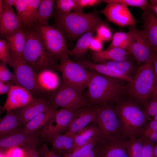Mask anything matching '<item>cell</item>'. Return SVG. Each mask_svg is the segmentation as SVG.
<instances>
[{
  "label": "cell",
  "mask_w": 157,
  "mask_h": 157,
  "mask_svg": "<svg viewBox=\"0 0 157 157\" xmlns=\"http://www.w3.org/2000/svg\"><path fill=\"white\" fill-rule=\"evenodd\" d=\"M123 81L93 71L86 95L89 106L103 105L119 101L126 88Z\"/></svg>",
  "instance_id": "cell-1"
},
{
  "label": "cell",
  "mask_w": 157,
  "mask_h": 157,
  "mask_svg": "<svg viewBox=\"0 0 157 157\" xmlns=\"http://www.w3.org/2000/svg\"><path fill=\"white\" fill-rule=\"evenodd\" d=\"M54 17L56 26L72 40L88 32L96 31L99 26L105 23L96 10L88 13H64L56 10Z\"/></svg>",
  "instance_id": "cell-2"
},
{
  "label": "cell",
  "mask_w": 157,
  "mask_h": 157,
  "mask_svg": "<svg viewBox=\"0 0 157 157\" xmlns=\"http://www.w3.org/2000/svg\"><path fill=\"white\" fill-rule=\"evenodd\" d=\"M26 42L23 57L38 73L45 69H55L56 60L48 52L38 31L33 25L23 26Z\"/></svg>",
  "instance_id": "cell-3"
},
{
  "label": "cell",
  "mask_w": 157,
  "mask_h": 157,
  "mask_svg": "<svg viewBox=\"0 0 157 157\" xmlns=\"http://www.w3.org/2000/svg\"><path fill=\"white\" fill-rule=\"evenodd\" d=\"M117 103L115 108L125 136L129 139L138 137L150 118L145 110L134 102Z\"/></svg>",
  "instance_id": "cell-4"
},
{
  "label": "cell",
  "mask_w": 157,
  "mask_h": 157,
  "mask_svg": "<svg viewBox=\"0 0 157 157\" xmlns=\"http://www.w3.org/2000/svg\"><path fill=\"white\" fill-rule=\"evenodd\" d=\"M133 79L126 87L128 92L137 101L146 106L156 87L152 63L140 65Z\"/></svg>",
  "instance_id": "cell-5"
},
{
  "label": "cell",
  "mask_w": 157,
  "mask_h": 157,
  "mask_svg": "<svg viewBox=\"0 0 157 157\" xmlns=\"http://www.w3.org/2000/svg\"><path fill=\"white\" fill-rule=\"evenodd\" d=\"M60 60L55 69L61 73L62 82L82 93L87 88L93 71H88L81 65L71 60L68 54Z\"/></svg>",
  "instance_id": "cell-6"
},
{
  "label": "cell",
  "mask_w": 157,
  "mask_h": 157,
  "mask_svg": "<svg viewBox=\"0 0 157 157\" xmlns=\"http://www.w3.org/2000/svg\"><path fill=\"white\" fill-rule=\"evenodd\" d=\"M33 26L38 33L49 53L56 60L68 54L65 35L56 26L35 23Z\"/></svg>",
  "instance_id": "cell-7"
},
{
  "label": "cell",
  "mask_w": 157,
  "mask_h": 157,
  "mask_svg": "<svg viewBox=\"0 0 157 157\" xmlns=\"http://www.w3.org/2000/svg\"><path fill=\"white\" fill-rule=\"evenodd\" d=\"M13 70L16 84L26 89L33 94L45 93L40 87L37 81V73L25 61L23 57H10L8 63Z\"/></svg>",
  "instance_id": "cell-8"
},
{
  "label": "cell",
  "mask_w": 157,
  "mask_h": 157,
  "mask_svg": "<svg viewBox=\"0 0 157 157\" xmlns=\"http://www.w3.org/2000/svg\"><path fill=\"white\" fill-rule=\"evenodd\" d=\"M51 92L47 98L56 109L61 107L78 110L89 106L81 93L62 82L56 90Z\"/></svg>",
  "instance_id": "cell-9"
},
{
  "label": "cell",
  "mask_w": 157,
  "mask_h": 157,
  "mask_svg": "<svg viewBox=\"0 0 157 157\" xmlns=\"http://www.w3.org/2000/svg\"><path fill=\"white\" fill-rule=\"evenodd\" d=\"M130 44L129 51L140 65L152 63L155 53L147 36L135 25L129 26Z\"/></svg>",
  "instance_id": "cell-10"
},
{
  "label": "cell",
  "mask_w": 157,
  "mask_h": 157,
  "mask_svg": "<svg viewBox=\"0 0 157 157\" xmlns=\"http://www.w3.org/2000/svg\"><path fill=\"white\" fill-rule=\"evenodd\" d=\"M97 106L96 125L101 135L126 138L115 107L110 104Z\"/></svg>",
  "instance_id": "cell-11"
},
{
  "label": "cell",
  "mask_w": 157,
  "mask_h": 157,
  "mask_svg": "<svg viewBox=\"0 0 157 157\" xmlns=\"http://www.w3.org/2000/svg\"><path fill=\"white\" fill-rule=\"evenodd\" d=\"M126 138L101 135L94 146L97 157H128Z\"/></svg>",
  "instance_id": "cell-12"
},
{
  "label": "cell",
  "mask_w": 157,
  "mask_h": 157,
  "mask_svg": "<svg viewBox=\"0 0 157 157\" xmlns=\"http://www.w3.org/2000/svg\"><path fill=\"white\" fill-rule=\"evenodd\" d=\"M77 110L61 108L57 110L48 124L40 131L45 140L66 132Z\"/></svg>",
  "instance_id": "cell-13"
},
{
  "label": "cell",
  "mask_w": 157,
  "mask_h": 157,
  "mask_svg": "<svg viewBox=\"0 0 157 157\" xmlns=\"http://www.w3.org/2000/svg\"><path fill=\"white\" fill-rule=\"evenodd\" d=\"M100 12L104 15L109 21L120 27L135 25L138 22L128 7L120 4L107 3Z\"/></svg>",
  "instance_id": "cell-14"
},
{
  "label": "cell",
  "mask_w": 157,
  "mask_h": 157,
  "mask_svg": "<svg viewBox=\"0 0 157 157\" xmlns=\"http://www.w3.org/2000/svg\"><path fill=\"white\" fill-rule=\"evenodd\" d=\"M45 139L41 136L39 131L34 133L22 131L0 138V150L5 151L15 147H21L33 144L39 145Z\"/></svg>",
  "instance_id": "cell-15"
},
{
  "label": "cell",
  "mask_w": 157,
  "mask_h": 157,
  "mask_svg": "<svg viewBox=\"0 0 157 157\" xmlns=\"http://www.w3.org/2000/svg\"><path fill=\"white\" fill-rule=\"evenodd\" d=\"M7 95L6 100L2 108L6 111L22 108L35 99L31 92L17 85L11 84L10 89Z\"/></svg>",
  "instance_id": "cell-16"
},
{
  "label": "cell",
  "mask_w": 157,
  "mask_h": 157,
  "mask_svg": "<svg viewBox=\"0 0 157 157\" xmlns=\"http://www.w3.org/2000/svg\"><path fill=\"white\" fill-rule=\"evenodd\" d=\"M97 106H89L77 110L65 133L73 135L89 124L96 125Z\"/></svg>",
  "instance_id": "cell-17"
},
{
  "label": "cell",
  "mask_w": 157,
  "mask_h": 157,
  "mask_svg": "<svg viewBox=\"0 0 157 157\" xmlns=\"http://www.w3.org/2000/svg\"><path fill=\"white\" fill-rule=\"evenodd\" d=\"M53 108H56L47 98L41 97L35 99L26 106L15 110L24 125L39 113Z\"/></svg>",
  "instance_id": "cell-18"
},
{
  "label": "cell",
  "mask_w": 157,
  "mask_h": 157,
  "mask_svg": "<svg viewBox=\"0 0 157 157\" xmlns=\"http://www.w3.org/2000/svg\"><path fill=\"white\" fill-rule=\"evenodd\" d=\"M41 0H17L14 6L23 26L32 25L36 23Z\"/></svg>",
  "instance_id": "cell-19"
},
{
  "label": "cell",
  "mask_w": 157,
  "mask_h": 157,
  "mask_svg": "<svg viewBox=\"0 0 157 157\" xmlns=\"http://www.w3.org/2000/svg\"><path fill=\"white\" fill-rule=\"evenodd\" d=\"M142 30L150 42L153 49L157 53V16L151 9L150 4L142 10L141 15Z\"/></svg>",
  "instance_id": "cell-20"
},
{
  "label": "cell",
  "mask_w": 157,
  "mask_h": 157,
  "mask_svg": "<svg viewBox=\"0 0 157 157\" xmlns=\"http://www.w3.org/2000/svg\"><path fill=\"white\" fill-rule=\"evenodd\" d=\"M23 24L13 9L3 11L0 15L1 36L6 39L9 36L23 29Z\"/></svg>",
  "instance_id": "cell-21"
},
{
  "label": "cell",
  "mask_w": 157,
  "mask_h": 157,
  "mask_svg": "<svg viewBox=\"0 0 157 157\" xmlns=\"http://www.w3.org/2000/svg\"><path fill=\"white\" fill-rule=\"evenodd\" d=\"M23 126L15 110L6 111L0 120V138L22 131Z\"/></svg>",
  "instance_id": "cell-22"
},
{
  "label": "cell",
  "mask_w": 157,
  "mask_h": 157,
  "mask_svg": "<svg viewBox=\"0 0 157 157\" xmlns=\"http://www.w3.org/2000/svg\"><path fill=\"white\" fill-rule=\"evenodd\" d=\"M131 55L130 52L118 47L91 52L92 59L94 63H102L108 61H120L125 60Z\"/></svg>",
  "instance_id": "cell-23"
},
{
  "label": "cell",
  "mask_w": 157,
  "mask_h": 157,
  "mask_svg": "<svg viewBox=\"0 0 157 157\" xmlns=\"http://www.w3.org/2000/svg\"><path fill=\"white\" fill-rule=\"evenodd\" d=\"M57 110L53 108L39 113L24 125L22 131L34 133L40 131L48 124Z\"/></svg>",
  "instance_id": "cell-24"
},
{
  "label": "cell",
  "mask_w": 157,
  "mask_h": 157,
  "mask_svg": "<svg viewBox=\"0 0 157 157\" xmlns=\"http://www.w3.org/2000/svg\"><path fill=\"white\" fill-rule=\"evenodd\" d=\"M101 135L100 130L97 125L86 126L73 135L74 142L72 148L84 145Z\"/></svg>",
  "instance_id": "cell-25"
},
{
  "label": "cell",
  "mask_w": 157,
  "mask_h": 157,
  "mask_svg": "<svg viewBox=\"0 0 157 157\" xmlns=\"http://www.w3.org/2000/svg\"><path fill=\"white\" fill-rule=\"evenodd\" d=\"M77 62L85 68L91 69L108 77L120 79L129 83L132 82L133 80V78L131 77L116 73L103 63H97L84 60H79Z\"/></svg>",
  "instance_id": "cell-26"
},
{
  "label": "cell",
  "mask_w": 157,
  "mask_h": 157,
  "mask_svg": "<svg viewBox=\"0 0 157 157\" xmlns=\"http://www.w3.org/2000/svg\"><path fill=\"white\" fill-rule=\"evenodd\" d=\"M6 39L9 48L10 57H22L26 42L23 29L9 36Z\"/></svg>",
  "instance_id": "cell-27"
},
{
  "label": "cell",
  "mask_w": 157,
  "mask_h": 157,
  "mask_svg": "<svg viewBox=\"0 0 157 157\" xmlns=\"http://www.w3.org/2000/svg\"><path fill=\"white\" fill-rule=\"evenodd\" d=\"M37 81L41 89L45 92H51L58 86V78L51 69H45L37 73Z\"/></svg>",
  "instance_id": "cell-28"
},
{
  "label": "cell",
  "mask_w": 157,
  "mask_h": 157,
  "mask_svg": "<svg viewBox=\"0 0 157 157\" xmlns=\"http://www.w3.org/2000/svg\"><path fill=\"white\" fill-rule=\"evenodd\" d=\"M95 31H92L83 34L78 39L73 49L69 50L68 54L76 58L82 57L89 48L90 43Z\"/></svg>",
  "instance_id": "cell-29"
},
{
  "label": "cell",
  "mask_w": 157,
  "mask_h": 157,
  "mask_svg": "<svg viewBox=\"0 0 157 157\" xmlns=\"http://www.w3.org/2000/svg\"><path fill=\"white\" fill-rule=\"evenodd\" d=\"M102 63L118 74L130 77L135 68L134 63L129 58L122 61H108Z\"/></svg>",
  "instance_id": "cell-30"
},
{
  "label": "cell",
  "mask_w": 157,
  "mask_h": 157,
  "mask_svg": "<svg viewBox=\"0 0 157 157\" xmlns=\"http://www.w3.org/2000/svg\"><path fill=\"white\" fill-rule=\"evenodd\" d=\"M55 1L53 0H41L35 23L43 25L49 24V19L52 13Z\"/></svg>",
  "instance_id": "cell-31"
},
{
  "label": "cell",
  "mask_w": 157,
  "mask_h": 157,
  "mask_svg": "<svg viewBox=\"0 0 157 157\" xmlns=\"http://www.w3.org/2000/svg\"><path fill=\"white\" fill-rule=\"evenodd\" d=\"M130 44V36L128 32H116L113 36L111 42L108 49L118 47L129 51Z\"/></svg>",
  "instance_id": "cell-32"
},
{
  "label": "cell",
  "mask_w": 157,
  "mask_h": 157,
  "mask_svg": "<svg viewBox=\"0 0 157 157\" xmlns=\"http://www.w3.org/2000/svg\"><path fill=\"white\" fill-rule=\"evenodd\" d=\"M143 147L142 138L138 136L127 140L126 150L128 157H141Z\"/></svg>",
  "instance_id": "cell-33"
},
{
  "label": "cell",
  "mask_w": 157,
  "mask_h": 157,
  "mask_svg": "<svg viewBox=\"0 0 157 157\" xmlns=\"http://www.w3.org/2000/svg\"><path fill=\"white\" fill-rule=\"evenodd\" d=\"M100 137L84 145L72 148L68 152L64 154L63 157H80L94 147Z\"/></svg>",
  "instance_id": "cell-34"
},
{
  "label": "cell",
  "mask_w": 157,
  "mask_h": 157,
  "mask_svg": "<svg viewBox=\"0 0 157 157\" xmlns=\"http://www.w3.org/2000/svg\"><path fill=\"white\" fill-rule=\"evenodd\" d=\"M103 2L107 3H113L120 4L127 6L139 7L142 10L145 9L149 4L146 0H104Z\"/></svg>",
  "instance_id": "cell-35"
},
{
  "label": "cell",
  "mask_w": 157,
  "mask_h": 157,
  "mask_svg": "<svg viewBox=\"0 0 157 157\" xmlns=\"http://www.w3.org/2000/svg\"><path fill=\"white\" fill-rule=\"evenodd\" d=\"M56 3V10L64 13L71 12L76 6L75 0H57Z\"/></svg>",
  "instance_id": "cell-36"
},
{
  "label": "cell",
  "mask_w": 157,
  "mask_h": 157,
  "mask_svg": "<svg viewBox=\"0 0 157 157\" xmlns=\"http://www.w3.org/2000/svg\"><path fill=\"white\" fill-rule=\"evenodd\" d=\"M46 140L51 144L53 150H55L59 154H63V135L60 134L56 135L47 139Z\"/></svg>",
  "instance_id": "cell-37"
},
{
  "label": "cell",
  "mask_w": 157,
  "mask_h": 157,
  "mask_svg": "<svg viewBox=\"0 0 157 157\" xmlns=\"http://www.w3.org/2000/svg\"><path fill=\"white\" fill-rule=\"evenodd\" d=\"M97 36L101 40L108 42L112 38V34L110 29L105 23L99 26L96 30Z\"/></svg>",
  "instance_id": "cell-38"
},
{
  "label": "cell",
  "mask_w": 157,
  "mask_h": 157,
  "mask_svg": "<svg viewBox=\"0 0 157 157\" xmlns=\"http://www.w3.org/2000/svg\"><path fill=\"white\" fill-rule=\"evenodd\" d=\"M10 58V49L6 41L0 39V60L1 63L6 64Z\"/></svg>",
  "instance_id": "cell-39"
},
{
  "label": "cell",
  "mask_w": 157,
  "mask_h": 157,
  "mask_svg": "<svg viewBox=\"0 0 157 157\" xmlns=\"http://www.w3.org/2000/svg\"><path fill=\"white\" fill-rule=\"evenodd\" d=\"M140 137L143 142V147L141 157H154V150L155 144L148 139Z\"/></svg>",
  "instance_id": "cell-40"
},
{
  "label": "cell",
  "mask_w": 157,
  "mask_h": 157,
  "mask_svg": "<svg viewBox=\"0 0 157 157\" xmlns=\"http://www.w3.org/2000/svg\"><path fill=\"white\" fill-rule=\"evenodd\" d=\"M76 6L74 12L82 13L83 8L86 7H92L103 2L101 0H75Z\"/></svg>",
  "instance_id": "cell-41"
},
{
  "label": "cell",
  "mask_w": 157,
  "mask_h": 157,
  "mask_svg": "<svg viewBox=\"0 0 157 157\" xmlns=\"http://www.w3.org/2000/svg\"><path fill=\"white\" fill-rule=\"evenodd\" d=\"M12 79L14 80V74L10 72L6 64L0 63V81L8 82Z\"/></svg>",
  "instance_id": "cell-42"
},
{
  "label": "cell",
  "mask_w": 157,
  "mask_h": 157,
  "mask_svg": "<svg viewBox=\"0 0 157 157\" xmlns=\"http://www.w3.org/2000/svg\"><path fill=\"white\" fill-rule=\"evenodd\" d=\"M147 106L152 112L157 113V86L155 87L151 93Z\"/></svg>",
  "instance_id": "cell-43"
},
{
  "label": "cell",
  "mask_w": 157,
  "mask_h": 157,
  "mask_svg": "<svg viewBox=\"0 0 157 157\" xmlns=\"http://www.w3.org/2000/svg\"><path fill=\"white\" fill-rule=\"evenodd\" d=\"M39 144L27 145L21 147L25 154V157H39L37 148Z\"/></svg>",
  "instance_id": "cell-44"
},
{
  "label": "cell",
  "mask_w": 157,
  "mask_h": 157,
  "mask_svg": "<svg viewBox=\"0 0 157 157\" xmlns=\"http://www.w3.org/2000/svg\"><path fill=\"white\" fill-rule=\"evenodd\" d=\"M138 136L145 138L155 144L157 143V132L152 131L144 127Z\"/></svg>",
  "instance_id": "cell-45"
},
{
  "label": "cell",
  "mask_w": 157,
  "mask_h": 157,
  "mask_svg": "<svg viewBox=\"0 0 157 157\" xmlns=\"http://www.w3.org/2000/svg\"><path fill=\"white\" fill-rule=\"evenodd\" d=\"M102 41L97 36L93 37L90 44L89 48L93 52H99L102 50Z\"/></svg>",
  "instance_id": "cell-46"
},
{
  "label": "cell",
  "mask_w": 157,
  "mask_h": 157,
  "mask_svg": "<svg viewBox=\"0 0 157 157\" xmlns=\"http://www.w3.org/2000/svg\"><path fill=\"white\" fill-rule=\"evenodd\" d=\"M4 152L7 157H25L24 151L21 147H13Z\"/></svg>",
  "instance_id": "cell-47"
},
{
  "label": "cell",
  "mask_w": 157,
  "mask_h": 157,
  "mask_svg": "<svg viewBox=\"0 0 157 157\" xmlns=\"http://www.w3.org/2000/svg\"><path fill=\"white\" fill-rule=\"evenodd\" d=\"M17 1V0H3L2 13L3 11L10 10L13 9L12 7L14 6Z\"/></svg>",
  "instance_id": "cell-48"
},
{
  "label": "cell",
  "mask_w": 157,
  "mask_h": 157,
  "mask_svg": "<svg viewBox=\"0 0 157 157\" xmlns=\"http://www.w3.org/2000/svg\"><path fill=\"white\" fill-rule=\"evenodd\" d=\"M11 84L9 82H5L0 81V94L2 95L7 94L11 88Z\"/></svg>",
  "instance_id": "cell-49"
},
{
  "label": "cell",
  "mask_w": 157,
  "mask_h": 157,
  "mask_svg": "<svg viewBox=\"0 0 157 157\" xmlns=\"http://www.w3.org/2000/svg\"><path fill=\"white\" fill-rule=\"evenodd\" d=\"M144 127L152 131L157 132V121L153 120L147 123Z\"/></svg>",
  "instance_id": "cell-50"
},
{
  "label": "cell",
  "mask_w": 157,
  "mask_h": 157,
  "mask_svg": "<svg viewBox=\"0 0 157 157\" xmlns=\"http://www.w3.org/2000/svg\"><path fill=\"white\" fill-rule=\"evenodd\" d=\"M155 78V86H157V53H155L152 61Z\"/></svg>",
  "instance_id": "cell-51"
},
{
  "label": "cell",
  "mask_w": 157,
  "mask_h": 157,
  "mask_svg": "<svg viewBox=\"0 0 157 157\" xmlns=\"http://www.w3.org/2000/svg\"><path fill=\"white\" fill-rule=\"evenodd\" d=\"M80 157H97L94 147L93 148L88 151Z\"/></svg>",
  "instance_id": "cell-52"
},
{
  "label": "cell",
  "mask_w": 157,
  "mask_h": 157,
  "mask_svg": "<svg viewBox=\"0 0 157 157\" xmlns=\"http://www.w3.org/2000/svg\"><path fill=\"white\" fill-rule=\"evenodd\" d=\"M150 7L157 16V6H153L150 5Z\"/></svg>",
  "instance_id": "cell-53"
},
{
  "label": "cell",
  "mask_w": 157,
  "mask_h": 157,
  "mask_svg": "<svg viewBox=\"0 0 157 157\" xmlns=\"http://www.w3.org/2000/svg\"><path fill=\"white\" fill-rule=\"evenodd\" d=\"M149 1L150 5L153 6H157V0H151Z\"/></svg>",
  "instance_id": "cell-54"
},
{
  "label": "cell",
  "mask_w": 157,
  "mask_h": 157,
  "mask_svg": "<svg viewBox=\"0 0 157 157\" xmlns=\"http://www.w3.org/2000/svg\"><path fill=\"white\" fill-rule=\"evenodd\" d=\"M154 157H157V143L155 144L154 150Z\"/></svg>",
  "instance_id": "cell-55"
},
{
  "label": "cell",
  "mask_w": 157,
  "mask_h": 157,
  "mask_svg": "<svg viewBox=\"0 0 157 157\" xmlns=\"http://www.w3.org/2000/svg\"><path fill=\"white\" fill-rule=\"evenodd\" d=\"M53 152L54 151L53 150L51 151H49L48 152H47L44 157H51L52 154Z\"/></svg>",
  "instance_id": "cell-56"
},
{
  "label": "cell",
  "mask_w": 157,
  "mask_h": 157,
  "mask_svg": "<svg viewBox=\"0 0 157 157\" xmlns=\"http://www.w3.org/2000/svg\"><path fill=\"white\" fill-rule=\"evenodd\" d=\"M3 2V0H0V14L2 12Z\"/></svg>",
  "instance_id": "cell-57"
},
{
  "label": "cell",
  "mask_w": 157,
  "mask_h": 157,
  "mask_svg": "<svg viewBox=\"0 0 157 157\" xmlns=\"http://www.w3.org/2000/svg\"><path fill=\"white\" fill-rule=\"evenodd\" d=\"M0 157H7L5 152L4 151H1Z\"/></svg>",
  "instance_id": "cell-58"
},
{
  "label": "cell",
  "mask_w": 157,
  "mask_h": 157,
  "mask_svg": "<svg viewBox=\"0 0 157 157\" xmlns=\"http://www.w3.org/2000/svg\"><path fill=\"white\" fill-rule=\"evenodd\" d=\"M51 157H60L58 156L55 155L54 151L52 154Z\"/></svg>",
  "instance_id": "cell-59"
},
{
  "label": "cell",
  "mask_w": 157,
  "mask_h": 157,
  "mask_svg": "<svg viewBox=\"0 0 157 157\" xmlns=\"http://www.w3.org/2000/svg\"><path fill=\"white\" fill-rule=\"evenodd\" d=\"M153 120L157 121V114L154 117Z\"/></svg>",
  "instance_id": "cell-60"
}]
</instances>
